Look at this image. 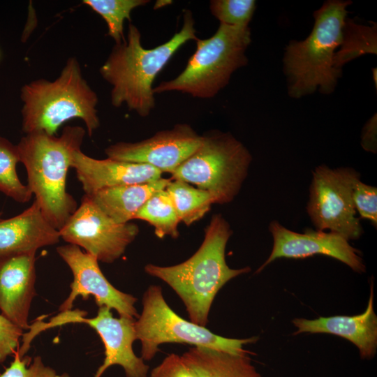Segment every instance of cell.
<instances>
[{"instance_id":"obj_25","label":"cell","mask_w":377,"mask_h":377,"mask_svg":"<svg viewBox=\"0 0 377 377\" xmlns=\"http://www.w3.org/2000/svg\"><path fill=\"white\" fill-rule=\"evenodd\" d=\"M372 27L361 26L346 20L343 30L341 49L335 54V66H341L348 61L364 53H376V30Z\"/></svg>"},{"instance_id":"obj_17","label":"cell","mask_w":377,"mask_h":377,"mask_svg":"<svg viewBox=\"0 0 377 377\" xmlns=\"http://www.w3.org/2000/svg\"><path fill=\"white\" fill-rule=\"evenodd\" d=\"M374 283L366 310L359 315L319 317L316 319L295 318L294 335L300 333H325L346 339L359 350L362 359L374 357L377 348V316L374 309Z\"/></svg>"},{"instance_id":"obj_7","label":"cell","mask_w":377,"mask_h":377,"mask_svg":"<svg viewBox=\"0 0 377 377\" xmlns=\"http://www.w3.org/2000/svg\"><path fill=\"white\" fill-rule=\"evenodd\" d=\"M251 160L249 150L230 133L216 132L202 136L199 147L171 179L208 191L214 203L226 204L239 193Z\"/></svg>"},{"instance_id":"obj_32","label":"cell","mask_w":377,"mask_h":377,"mask_svg":"<svg viewBox=\"0 0 377 377\" xmlns=\"http://www.w3.org/2000/svg\"><path fill=\"white\" fill-rule=\"evenodd\" d=\"M170 3H172L171 1H167V0L166 1L165 0H164V1H162V0L157 1L156 2V3H155L154 6V9L160 8H161L163 6H165L168 4H170Z\"/></svg>"},{"instance_id":"obj_8","label":"cell","mask_w":377,"mask_h":377,"mask_svg":"<svg viewBox=\"0 0 377 377\" xmlns=\"http://www.w3.org/2000/svg\"><path fill=\"white\" fill-rule=\"evenodd\" d=\"M142 310L135 321L137 340L141 342V357L151 360L165 343H188L231 354L247 355L244 346L255 343L258 337L227 338L209 330L206 327L188 321L177 315L168 304L162 288L151 285L142 297Z\"/></svg>"},{"instance_id":"obj_14","label":"cell","mask_w":377,"mask_h":377,"mask_svg":"<svg viewBox=\"0 0 377 377\" xmlns=\"http://www.w3.org/2000/svg\"><path fill=\"white\" fill-rule=\"evenodd\" d=\"M269 230L273 237L272 252L257 272L277 258H304L314 255L335 258L357 273L366 271L360 251L339 234L309 229L299 233L287 229L276 221L270 223Z\"/></svg>"},{"instance_id":"obj_31","label":"cell","mask_w":377,"mask_h":377,"mask_svg":"<svg viewBox=\"0 0 377 377\" xmlns=\"http://www.w3.org/2000/svg\"><path fill=\"white\" fill-rule=\"evenodd\" d=\"M362 146L364 149L376 152V114L365 124L362 134Z\"/></svg>"},{"instance_id":"obj_28","label":"cell","mask_w":377,"mask_h":377,"mask_svg":"<svg viewBox=\"0 0 377 377\" xmlns=\"http://www.w3.org/2000/svg\"><path fill=\"white\" fill-rule=\"evenodd\" d=\"M353 201L360 217L369 220L377 226V188L367 185L359 179L353 191Z\"/></svg>"},{"instance_id":"obj_34","label":"cell","mask_w":377,"mask_h":377,"mask_svg":"<svg viewBox=\"0 0 377 377\" xmlns=\"http://www.w3.org/2000/svg\"><path fill=\"white\" fill-rule=\"evenodd\" d=\"M1 214H2V212H0V216H1Z\"/></svg>"},{"instance_id":"obj_2","label":"cell","mask_w":377,"mask_h":377,"mask_svg":"<svg viewBox=\"0 0 377 377\" xmlns=\"http://www.w3.org/2000/svg\"><path fill=\"white\" fill-rule=\"evenodd\" d=\"M232 233L221 215L212 216L205 229L204 240L188 260L172 266L148 264L146 273L168 286L183 302L190 321L205 327L212 302L219 290L232 279L251 271L249 267L230 268L225 251Z\"/></svg>"},{"instance_id":"obj_15","label":"cell","mask_w":377,"mask_h":377,"mask_svg":"<svg viewBox=\"0 0 377 377\" xmlns=\"http://www.w3.org/2000/svg\"><path fill=\"white\" fill-rule=\"evenodd\" d=\"M71 168L87 195L109 187L152 182L162 178L163 173L145 163L94 158L81 149L73 153Z\"/></svg>"},{"instance_id":"obj_30","label":"cell","mask_w":377,"mask_h":377,"mask_svg":"<svg viewBox=\"0 0 377 377\" xmlns=\"http://www.w3.org/2000/svg\"><path fill=\"white\" fill-rule=\"evenodd\" d=\"M149 377H195L182 356L172 353L154 367Z\"/></svg>"},{"instance_id":"obj_9","label":"cell","mask_w":377,"mask_h":377,"mask_svg":"<svg viewBox=\"0 0 377 377\" xmlns=\"http://www.w3.org/2000/svg\"><path fill=\"white\" fill-rule=\"evenodd\" d=\"M359 179V172L351 168H316L306 211L316 230H328L348 241L360 238L363 229L353 201V188Z\"/></svg>"},{"instance_id":"obj_10","label":"cell","mask_w":377,"mask_h":377,"mask_svg":"<svg viewBox=\"0 0 377 377\" xmlns=\"http://www.w3.org/2000/svg\"><path fill=\"white\" fill-rule=\"evenodd\" d=\"M60 237L111 263L119 258L138 235L134 223H118L103 212L86 194L81 204L59 230Z\"/></svg>"},{"instance_id":"obj_6","label":"cell","mask_w":377,"mask_h":377,"mask_svg":"<svg viewBox=\"0 0 377 377\" xmlns=\"http://www.w3.org/2000/svg\"><path fill=\"white\" fill-rule=\"evenodd\" d=\"M195 41L196 50L182 72L154 87V94L176 91L212 98L228 84L237 69L247 64L246 50L251 42L249 26L220 24L210 38Z\"/></svg>"},{"instance_id":"obj_18","label":"cell","mask_w":377,"mask_h":377,"mask_svg":"<svg viewBox=\"0 0 377 377\" xmlns=\"http://www.w3.org/2000/svg\"><path fill=\"white\" fill-rule=\"evenodd\" d=\"M59 230L46 219L38 203L21 214L0 220V260L23 254L36 253L60 240Z\"/></svg>"},{"instance_id":"obj_33","label":"cell","mask_w":377,"mask_h":377,"mask_svg":"<svg viewBox=\"0 0 377 377\" xmlns=\"http://www.w3.org/2000/svg\"><path fill=\"white\" fill-rule=\"evenodd\" d=\"M56 377H71L66 373L61 374L60 375L57 374Z\"/></svg>"},{"instance_id":"obj_24","label":"cell","mask_w":377,"mask_h":377,"mask_svg":"<svg viewBox=\"0 0 377 377\" xmlns=\"http://www.w3.org/2000/svg\"><path fill=\"white\" fill-rule=\"evenodd\" d=\"M83 3L99 14L108 26V34L120 44L125 41L124 22L131 21V13L137 7L148 3V0H84Z\"/></svg>"},{"instance_id":"obj_13","label":"cell","mask_w":377,"mask_h":377,"mask_svg":"<svg viewBox=\"0 0 377 377\" xmlns=\"http://www.w3.org/2000/svg\"><path fill=\"white\" fill-rule=\"evenodd\" d=\"M202 140V135L182 124L140 142L114 143L105 152L109 158L145 163L171 174L199 147Z\"/></svg>"},{"instance_id":"obj_12","label":"cell","mask_w":377,"mask_h":377,"mask_svg":"<svg viewBox=\"0 0 377 377\" xmlns=\"http://www.w3.org/2000/svg\"><path fill=\"white\" fill-rule=\"evenodd\" d=\"M57 251L73 275L71 291L60 305L59 311L71 310L77 297L87 300L91 295L98 307L105 306L114 309L119 317L138 318L139 314L135 307L137 299L114 288L103 275L94 256L71 244L57 247Z\"/></svg>"},{"instance_id":"obj_21","label":"cell","mask_w":377,"mask_h":377,"mask_svg":"<svg viewBox=\"0 0 377 377\" xmlns=\"http://www.w3.org/2000/svg\"><path fill=\"white\" fill-rule=\"evenodd\" d=\"M180 221L189 226L209 212L214 204L211 194L185 182L172 179L166 186Z\"/></svg>"},{"instance_id":"obj_3","label":"cell","mask_w":377,"mask_h":377,"mask_svg":"<svg viewBox=\"0 0 377 377\" xmlns=\"http://www.w3.org/2000/svg\"><path fill=\"white\" fill-rule=\"evenodd\" d=\"M86 133L78 126H66L59 137L33 132L17 145L20 161L27 170V186L46 219L58 230L77 208L66 191V177L73 154L81 149Z\"/></svg>"},{"instance_id":"obj_16","label":"cell","mask_w":377,"mask_h":377,"mask_svg":"<svg viewBox=\"0 0 377 377\" xmlns=\"http://www.w3.org/2000/svg\"><path fill=\"white\" fill-rule=\"evenodd\" d=\"M36 253L0 260L1 314L22 330L30 329L28 317L36 295Z\"/></svg>"},{"instance_id":"obj_22","label":"cell","mask_w":377,"mask_h":377,"mask_svg":"<svg viewBox=\"0 0 377 377\" xmlns=\"http://www.w3.org/2000/svg\"><path fill=\"white\" fill-rule=\"evenodd\" d=\"M134 219L144 220L150 223L159 238L166 235L172 238L179 236L178 225L181 221L165 188L152 195L137 212Z\"/></svg>"},{"instance_id":"obj_20","label":"cell","mask_w":377,"mask_h":377,"mask_svg":"<svg viewBox=\"0 0 377 377\" xmlns=\"http://www.w3.org/2000/svg\"><path fill=\"white\" fill-rule=\"evenodd\" d=\"M182 357L195 377H262L247 355L193 346Z\"/></svg>"},{"instance_id":"obj_23","label":"cell","mask_w":377,"mask_h":377,"mask_svg":"<svg viewBox=\"0 0 377 377\" xmlns=\"http://www.w3.org/2000/svg\"><path fill=\"white\" fill-rule=\"evenodd\" d=\"M20 162L17 145L0 136V191L14 200L24 203L30 200L32 193L20 180L17 163Z\"/></svg>"},{"instance_id":"obj_4","label":"cell","mask_w":377,"mask_h":377,"mask_svg":"<svg viewBox=\"0 0 377 377\" xmlns=\"http://www.w3.org/2000/svg\"><path fill=\"white\" fill-rule=\"evenodd\" d=\"M349 1L330 0L313 13L314 25L304 40L290 41L284 54V72L293 98L334 91L341 70L335 66L336 50L343 40Z\"/></svg>"},{"instance_id":"obj_5","label":"cell","mask_w":377,"mask_h":377,"mask_svg":"<svg viewBox=\"0 0 377 377\" xmlns=\"http://www.w3.org/2000/svg\"><path fill=\"white\" fill-rule=\"evenodd\" d=\"M20 98L22 130L26 134L44 132L54 135L63 124L78 118L91 137L100 125L98 96L84 78L76 58L68 59L54 80L39 79L26 84Z\"/></svg>"},{"instance_id":"obj_27","label":"cell","mask_w":377,"mask_h":377,"mask_svg":"<svg viewBox=\"0 0 377 377\" xmlns=\"http://www.w3.org/2000/svg\"><path fill=\"white\" fill-rule=\"evenodd\" d=\"M55 370L45 365L41 357L36 356L31 362L28 356L21 357L17 352L14 360L0 377H56Z\"/></svg>"},{"instance_id":"obj_11","label":"cell","mask_w":377,"mask_h":377,"mask_svg":"<svg viewBox=\"0 0 377 377\" xmlns=\"http://www.w3.org/2000/svg\"><path fill=\"white\" fill-rule=\"evenodd\" d=\"M108 306L98 307L97 315L84 318L85 311L68 310L61 312L49 323L39 324L40 330L66 323H84L100 336L105 347V359L94 377H101L112 365L121 366L126 377H147L149 366L133 351V343L137 340L135 319L114 318Z\"/></svg>"},{"instance_id":"obj_19","label":"cell","mask_w":377,"mask_h":377,"mask_svg":"<svg viewBox=\"0 0 377 377\" xmlns=\"http://www.w3.org/2000/svg\"><path fill=\"white\" fill-rule=\"evenodd\" d=\"M171 178L137 184L109 187L87 195L107 216L118 223H126L156 192L164 189ZM87 195V194H86Z\"/></svg>"},{"instance_id":"obj_26","label":"cell","mask_w":377,"mask_h":377,"mask_svg":"<svg viewBox=\"0 0 377 377\" xmlns=\"http://www.w3.org/2000/svg\"><path fill=\"white\" fill-rule=\"evenodd\" d=\"M212 14L220 24L229 26H249L256 10L253 0H212Z\"/></svg>"},{"instance_id":"obj_29","label":"cell","mask_w":377,"mask_h":377,"mask_svg":"<svg viewBox=\"0 0 377 377\" xmlns=\"http://www.w3.org/2000/svg\"><path fill=\"white\" fill-rule=\"evenodd\" d=\"M23 330L0 314V363L19 349Z\"/></svg>"},{"instance_id":"obj_1","label":"cell","mask_w":377,"mask_h":377,"mask_svg":"<svg viewBox=\"0 0 377 377\" xmlns=\"http://www.w3.org/2000/svg\"><path fill=\"white\" fill-rule=\"evenodd\" d=\"M195 33L192 13L186 10L178 32L164 43L146 49L139 29L130 24L125 41L115 44L99 70L112 86V105L119 108L126 104L142 117L149 115L156 105L153 82L156 75L184 44L198 38Z\"/></svg>"}]
</instances>
